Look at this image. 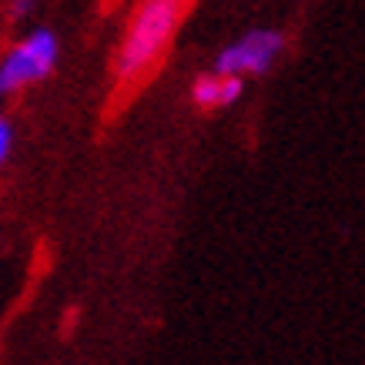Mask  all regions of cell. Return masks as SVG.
<instances>
[{
  "label": "cell",
  "mask_w": 365,
  "mask_h": 365,
  "mask_svg": "<svg viewBox=\"0 0 365 365\" xmlns=\"http://www.w3.org/2000/svg\"><path fill=\"white\" fill-rule=\"evenodd\" d=\"M218 98H222V74H218V71L195 78V84H191V101H195L198 108L211 111V108H218Z\"/></svg>",
  "instance_id": "4"
},
{
  "label": "cell",
  "mask_w": 365,
  "mask_h": 365,
  "mask_svg": "<svg viewBox=\"0 0 365 365\" xmlns=\"http://www.w3.org/2000/svg\"><path fill=\"white\" fill-rule=\"evenodd\" d=\"M245 94V78L242 74H222V98H218V108H232L238 104Z\"/></svg>",
  "instance_id": "5"
},
{
  "label": "cell",
  "mask_w": 365,
  "mask_h": 365,
  "mask_svg": "<svg viewBox=\"0 0 365 365\" xmlns=\"http://www.w3.org/2000/svg\"><path fill=\"white\" fill-rule=\"evenodd\" d=\"M11 151H14V124L7 118H0V168L7 165Z\"/></svg>",
  "instance_id": "6"
},
{
  "label": "cell",
  "mask_w": 365,
  "mask_h": 365,
  "mask_svg": "<svg viewBox=\"0 0 365 365\" xmlns=\"http://www.w3.org/2000/svg\"><path fill=\"white\" fill-rule=\"evenodd\" d=\"M37 7V0H11V14L14 17H24V14H31Z\"/></svg>",
  "instance_id": "7"
},
{
  "label": "cell",
  "mask_w": 365,
  "mask_h": 365,
  "mask_svg": "<svg viewBox=\"0 0 365 365\" xmlns=\"http://www.w3.org/2000/svg\"><path fill=\"white\" fill-rule=\"evenodd\" d=\"M185 0H141L114 57V78L131 84L161 61L178 31Z\"/></svg>",
  "instance_id": "1"
},
{
  "label": "cell",
  "mask_w": 365,
  "mask_h": 365,
  "mask_svg": "<svg viewBox=\"0 0 365 365\" xmlns=\"http://www.w3.org/2000/svg\"><path fill=\"white\" fill-rule=\"evenodd\" d=\"M61 41L51 27H34L21 44H14L0 61V94L24 91L27 84L44 81L57 67Z\"/></svg>",
  "instance_id": "2"
},
{
  "label": "cell",
  "mask_w": 365,
  "mask_h": 365,
  "mask_svg": "<svg viewBox=\"0 0 365 365\" xmlns=\"http://www.w3.org/2000/svg\"><path fill=\"white\" fill-rule=\"evenodd\" d=\"M285 51V37L282 31H268V27H255V31L242 34L238 41L218 51L215 57V71L218 74H242V78H258L268 74L272 64Z\"/></svg>",
  "instance_id": "3"
}]
</instances>
